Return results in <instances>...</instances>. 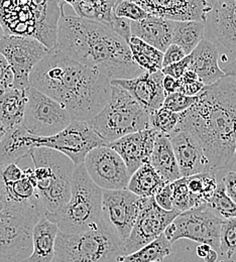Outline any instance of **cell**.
I'll list each match as a JSON object with an SVG mask.
<instances>
[{"label":"cell","instance_id":"ac0fdd59","mask_svg":"<svg viewBox=\"0 0 236 262\" xmlns=\"http://www.w3.org/2000/svg\"><path fill=\"white\" fill-rule=\"evenodd\" d=\"M163 78L164 75L161 71L156 73L143 72L135 78L112 80L110 83L126 90L151 114L163 107L166 98Z\"/></svg>","mask_w":236,"mask_h":262},{"label":"cell","instance_id":"f546056e","mask_svg":"<svg viewBox=\"0 0 236 262\" xmlns=\"http://www.w3.org/2000/svg\"><path fill=\"white\" fill-rule=\"evenodd\" d=\"M127 45L135 64L143 72L156 73L163 69V52L135 36Z\"/></svg>","mask_w":236,"mask_h":262},{"label":"cell","instance_id":"d6a6232c","mask_svg":"<svg viewBox=\"0 0 236 262\" xmlns=\"http://www.w3.org/2000/svg\"><path fill=\"white\" fill-rule=\"evenodd\" d=\"M205 205L223 220L236 217V204L226 195L222 182H218L213 196Z\"/></svg>","mask_w":236,"mask_h":262},{"label":"cell","instance_id":"7dc6e473","mask_svg":"<svg viewBox=\"0 0 236 262\" xmlns=\"http://www.w3.org/2000/svg\"><path fill=\"white\" fill-rule=\"evenodd\" d=\"M198 80H199V78H198L197 74L193 70L189 69L182 76V78L180 79V82H181V84H188V83H192V82H195Z\"/></svg>","mask_w":236,"mask_h":262},{"label":"cell","instance_id":"ab89813d","mask_svg":"<svg viewBox=\"0 0 236 262\" xmlns=\"http://www.w3.org/2000/svg\"><path fill=\"white\" fill-rule=\"evenodd\" d=\"M131 23H132L131 20L123 18V17H117L114 14V16L108 27L128 43L131 37L133 36L132 29H131Z\"/></svg>","mask_w":236,"mask_h":262},{"label":"cell","instance_id":"9a60e30c","mask_svg":"<svg viewBox=\"0 0 236 262\" xmlns=\"http://www.w3.org/2000/svg\"><path fill=\"white\" fill-rule=\"evenodd\" d=\"M83 165L92 182L102 190L115 191L127 189L131 173L119 155L107 145L92 149Z\"/></svg>","mask_w":236,"mask_h":262},{"label":"cell","instance_id":"bcb514c9","mask_svg":"<svg viewBox=\"0 0 236 262\" xmlns=\"http://www.w3.org/2000/svg\"><path fill=\"white\" fill-rule=\"evenodd\" d=\"M181 88L180 79H175L169 76H164L163 78V89L166 95L171 94L175 92H179Z\"/></svg>","mask_w":236,"mask_h":262},{"label":"cell","instance_id":"4316f807","mask_svg":"<svg viewBox=\"0 0 236 262\" xmlns=\"http://www.w3.org/2000/svg\"><path fill=\"white\" fill-rule=\"evenodd\" d=\"M73 7L77 16L100 21L109 26L114 16V7L120 0H63Z\"/></svg>","mask_w":236,"mask_h":262},{"label":"cell","instance_id":"277c9868","mask_svg":"<svg viewBox=\"0 0 236 262\" xmlns=\"http://www.w3.org/2000/svg\"><path fill=\"white\" fill-rule=\"evenodd\" d=\"M29 157L34 163L35 194L42 217L57 223L71 196L76 165L63 154L47 147H34Z\"/></svg>","mask_w":236,"mask_h":262},{"label":"cell","instance_id":"8fae6325","mask_svg":"<svg viewBox=\"0 0 236 262\" xmlns=\"http://www.w3.org/2000/svg\"><path fill=\"white\" fill-rule=\"evenodd\" d=\"M27 106L22 126L30 135L48 137L65 129L73 121L67 110L33 87L27 89Z\"/></svg>","mask_w":236,"mask_h":262},{"label":"cell","instance_id":"1f68e13d","mask_svg":"<svg viewBox=\"0 0 236 262\" xmlns=\"http://www.w3.org/2000/svg\"><path fill=\"white\" fill-rule=\"evenodd\" d=\"M171 253V244L164 234L155 241L126 255L121 262H161Z\"/></svg>","mask_w":236,"mask_h":262},{"label":"cell","instance_id":"83f0119b","mask_svg":"<svg viewBox=\"0 0 236 262\" xmlns=\"http://www.w3.org/2000/svg\"><path fill=\"white\" fill-rule=\"evenodd\" d=\"M206 23L201 20H173L171 43L190 55L204 38Z\"/></svg>","mask_w":236,"mask_h":262},{"label":"cell","instance_id":"4dcf8cb0","mask_svg":"<svg viewBox=\"0 0 236 262\" xmlns=\"http://www.w3.org/2000/svg\"><path fill=\"white\" fill-rule=\"evenodd\" d=\"M185 180L187 188L195 199L198 207L208 203L218 185L216 172L214 171H207L186 177Z\"/></svg>","mask_w":236,"mask_h":262},{"label":"cell","instance_id":"8d00e7d4","mask_svg":"<svg viewBox=\"0 0 236 262\" xmlns=\"http://www.w3.org/2000/svg\"><path fill=\"white\" fill-rule=\"evenodd\" d=\"M114 14L131 21H140L149 14L132 0H120L114 7Z\"/></svg>","mask_w":236,"mask_h":262},{"label":"cell","instance_id":"6da1fadb","mask_svg":"<svg viewBox=\"0 0 236 262\" xmlns=\"http://www.w3.org/2000/svg\"><path fill=\"white\" fill-rule=\"evenodd\" d=\"M175 130L191 133L200 143L211 171L236 164V78L226 76L205 86Z\"/></svg>","mask_w":236,"mask_h":262},{"label":"cell","instance_id":"30bf717a","mask_svg":"<svg viewBox=\"0 0 236 262\" xmlns=\"http://www.w3.org/2000/svg\"><path fill=\"white\" fill-rule=\"evenodd\" d=\"M223 219L206 205L179 214L165 230L164 235L173 244L180 239H189L207 244L220 251V229Z\"/></svg>","mask_w":236,"mask_h":262},{"label":"cell","instance_id":"db71d44e","mask_svg":"<svg viewBox=\"0 0 236 262\" xmlns=\"http://www.w3.org/2000/svg\"><path fill=\"white\" fill-rule=\"evenodd\" d=\"M3 210H4V205H3V203L0 201V215H1V213H2Z\"/></svg>","mask_w":236,"mask_h":262},{"label":"cell","instance_id":"7c38bea8","mask_svg":"<svg viewBox=\"0 0 236 262\" xmlns=\"http://www.w3.org/2000/svg\"><path fill=\"white\" fill-rule=\"evenodd\" d=\"M33 147H47L59 151L73 164H83L86 156L94 148L106 145L87 121L73 120L65 129L48 137L31 135Z\"/></svg>","mask_w":236,"mask_h":262},{"label":"cell","instance_id":"60d3db41","mask_svg":"<svg viewBox=\"0 0 236 262\" xmlns=\"http://www.w3.org/2000/svg\"><path fill=\"white\" fill-rule=\"evenodd\" d=\"M191 65V56H186L183 60L180 62H177L175 64L165 67L161 70L164 76H169L175 79H181L182 76L185 74L187 70H189Z\"/></svg>","mask_w":236,"mask_h":262},{"label":"cell","instance_id":"d590c367","mask_svg":"<svg viewBox=\"0 0 236 262\" xmlns=\"http://www.w3.org/2000/svg\"><path fill=\"white\" fill-rule=\"evenodd\" d=\"M220 252L230 259L236 254V217L224 219L220 229Z\"/></svg>","mask_w":236,"mask_h":262},{"label":"cell","instance_id":"52a82bcc","mask_svg":"<svg viewBox=\"0 0 236 262\" xmlns=\"http://www.w3.org/2000/svg\"><path fill=\"white\" fill-rule=\"evenodd\" d=\"M123 257L120 247L100 225L76 235L60 231L57 235L56 262H121Z\"/></svg>","mask_w":236,"mask_h":262},{"label":"cell","instance_id":"3957f363","mask_svg":"<svg viewBox=\"0 0 236 262\" xmlns=\"http://www.w3.org/2000/svg\"><path fill=\"white\" fill-rule=\"evenodd\" d=\"M55 49L110 81L132 79L143 73L135 64L127 42L100 21L63 12Z\"/></svg>","mask_w":236,"mask_h":262},{"label":"cell","instance_id":"f5cc1de1","mask_svg":"<svg viewBox=\"0 0 236 262\" xmlns=\"http://www.w3.org/2000/svg\"><path fill=\"white\" fill-rule=\"evenodd\" d=\"M4 36H5V33H4V30H3V28H2V26H1V24H0V41H1V39H2Z\"/></svg>","mask_w":236,"mask_h":262},{"label":"cell","instance_id":"f907efd6","mask_svg":"<svg viewBox=\"0 0 236 262\" xmlns=\"http://www.w3.org/2000/svg\"><path fill=\"white\" fill-rule=\"evenodd\" d=\"M217 259H218V253L214 249H211L210 252L207 254V256L204 258V260L206 262H216Z\"/></svg>","mask_w":236,"mask_h":262},{"label":"cell","instance_id":"681fc988","mask_svg":"<svg viewBox=\"0 0 236 262\" xmlns=\"http://www.w3.org/2000/svg\"><path fill=\"white\" fill-rule=\"evenodd\" d=\"M211 249H213V248H211L209 245H207V244H200L198 247H197V249H196V253H197V255L199 256V257H201V258H205L206 256H207V254L210 252V250Z\"/></svg>","mask_w":236,"mask_h":262},{"label":"cell","instance_id":"603a6c76","mask_svg":"<svg viewBox=\"0 0 236 262\" xmlns=\"http://www.w3.org/2000/svg\"><path fill=\"white\" fill-rule=\"evenodd\" d=\"M59 228L56 223L41 217L33 230V251L26 262H52Z\"/></svg>","mask_w":236,"mask_h":262},{"label":"cell","instance_id":"5b68a950","mask_svg":"<svg viewBox=\"0 0 236 262\" xmlns=\"http://www.w3.org/2000/svg\"><path fill=\"white\" fill-rule=\"evenodd\" d=\"M87 122L107 145L127 134L149 128V113L126 90L111 84L108 101Z\"/></svg>","mask_w":236,"mask_h":262},{"label":"cell","instance_id":"5bb4252c","mask_svg":"<svg viewBox=\"0 0 236 262\" xmlns=\"http://www.w3.org/2000/svg\"><path fill=\"white\" fill-rule=\"evenodd\" d=\"M180 213L176 210L166 211L158 206L154 196L145 198L134 228L122 245L124 256L130 255L164 234L165 230Z\"/></svg>","mask_w":236,"mask_h":262},{"label":"cell","instance_id":"c3c4849f","mask_svg":"<svg viewBox=\"0 0 236 262\" xmlns=\"http://www.w3.org/2000/svg\"><path fill=\"white\" fill-rule=\"evenodd\" d=\"M222 71L225 73L226 76L236 78V57L233 58L229 63H227L226 66L222 69Z\"/></svg>","mask_w":236,"mask_h":262},{"label":"cell","instance_id":"ffe728a7","mask_svg":"<svg viewBox=\"0 0 236 262\" xmlns=\"http://www.w3.org/2000/svg\"><path fill=\"white\" fill-rule=\"evenodd\" d=\"M211 31L217 41L228 51L236 50V0H207ZM206 21V23H207Z\"/></svg>","mask_w":236,"mask_h":262},{"label":"cell","instance_id":"e575fe53","mask_svg":"<svg viewBox=\"0 0 236 262\" xmlns=\"http://www.w3.org/2000/svg\"><path fill=\"white\" fill-rule=\"evenodd\" d=\"M179 120V113H174L162 107L149 114V128L168 135L176 129Z\"/></svg>","mask_w":236,"mask_h":262},{"label":"cell","instance_id":"ba28073f","mask_svg":"<svg viewBox=\"0 0 236 262\" xmlns=\"http://www.w3.org/2000/svg\"><path fill=\"white\" fill-rule=\"evenodd\" d=\"M41 217L38 207H4L0 215V262L27 261L33 251V230Z\"/></svg>","mask_w":236,"mask_h":262},{"label":"cell","instance_id":"f35d334b","mask_svg":"<svg viewBox=\"0 0 236 262\" xmlns=\"http://www.w3.org/2000/svg\"><path fill=\"white\" fill-rule=\"evenodd\" d=\"M14 76L3 55L0 54V93L13 87Z\"/></svg>","mask_w":236,"mask_h":262},{"label":"cell","instance_id":"2e32d148","mask_svg":"<svg viewBox=\"0 0 236 262\" xmlns=\"http://www.w3.org/2000/svg\"><path fill=\"white\" fill-rule=\"evenodd\" d=\"M149 15L169 20L207 21L211 4L207 0H132Z\"/></svg>","mask_w":236,"mask_h":262},{"label":"cell","instance_id":"7bdbcfd3","mask_svg":"<svg viewBox=\"0 0 236 262\" xmlns=\"http://www.w3.org/2000/svg\"><path fill=\"white\" fill-rule=\"evenodd\" d=\"M156 203L159 207L166 211L173 210V190L170 183L167 184L162 190H160L155 196H154Z\"/></svg>","mask_w":236,"mask_h":262},{"label":"cell","instance_id":"9c48e42d","mask_svg":"<svg viewBox=\"0 0 236 262\" xmlns=\"http://www.w3.org/2000/svg\"><path fill=\"white\" fill-rule=\"evenodd\" d=\"M144 200L145 198L136 196L127 189L103 190L100 226L113 238L120 249L134 228Z\"/></svg>","mask_w":236,"mask_h":262},{"label":"cell","instance_id":"cb8c5ba5","mask_svg":"<svg viewBox=\"0 0 236 262\" xmlns=\"http://www.w3.org/2000/svg\"><path fill=\"white\" fill-rule=\"evenodd\" d=\"M148 163L167 184L182 178L167 134L159 133Z\"/></svg>","mask_w":236,"mask_h":262},{"label":"cell","instance_id":"484cf974","mask_svg":"<svg viewBox=\"0 0 236 262\" xmlns=\"http://www.w3.org/2000/svg\"><path fill=\"white\" fill-rule=\"evenodd\" d=\"M27 101V90L12 87L0 93V123L6 130L22 125Z\"/></svg>","mask_w":236,"mask_h":262},{"label":"cell","instance_id":"7a4b0ae2","mask_svg":"<svg viewBox=\"0 0 236 262\" xmlns=\"http://www.w3.org/2000/svg\"><path fill=\"white\" fill-rule=\"evenodd\" d=\"M30 86L57 101L78 121L95 116L108 101L111 88L107 77L55 48L35 66Z\"/></svg>","mask_w":236,"mask_h":262},{"label":"cell","instance_id":"8992f818","mask_svg":"<svg viewBox=\"0 0 236 262\" xmlns=\"http://www.w3.org/2000/svg\"><path fill=\"white\" fill-rule=\"evenodd\" d=\"M102 193L103 190L92 182L84 165H77L73 174L70 200L56 223L59 231L76 235L98 228Z\"/></svg>","mask_w":236,"mask_h":262},{"label":"cell","instance_id":"44dd1931","mask_svg":"<svg viewBox=\"0 0 236 262\" xmlns=\"http://www.w3.org/2000/svg\"><path fill=\"white\" fill-rule=\"evenodd\" d=\"M190 56L191 65L189 69L197 74L205 86L212 85L226 77L219 66V50L214 42L203 38Z\"/></svg>","mask_w":236,"mask_h":262},{"label":"cell","instance_id":"4fadbf2b","mask_svg":"<svg viewBox=\"0 0 236 262\" xmlns=\"http://www.w3.org/2000/svg\"><path fill=\"white\" fill-rule=\"evenodd\" d=\"M49 51L46 46L33 37L5 34L0 41V54L12 70L13 88L27 90L30 87L31 73Z\"/></svg>","mask_w":236,"mask_h":262},{"label":"cell","instance_id":"d6986e66","mask_svg":"<svg viewBox=\"0 0 236 262\" xmlns=\"http://www.w3.org/2000/svg\"><path fill=\"white\" fill-rule=\"evenodd\" d=\"M168 136L182 178L211 171L200 143L191 133L174 130Z\"/></svg>","mask_w":236,"mask_h":262},{"label":"cell","instance_id":"f1b7e54d","mask_svg":"<svg viewBox=\"0 0 236 262\" xmlns=\"http://www.w3.org/2000/svg\"><path fill=\"white\" fill-rule=\"evenodd\" d=\"M167 183L158 174L149 163L141 165L131 177L127 190L136 196L151 198L162 190Z\"/></svg>","mask_w":236,"mask_h":262},{"label":"cell","instance_id":"816d5d0a","mask_svg":"<svg viewBox=\"0 0 236 262\" xmlns=\"http://www.w3.org/2000/svg\"><path fill=\"white\" fill-rule=\"evenodd\" d=\"M5 132H6V129H5L4 126L0 123V142H1V140H2V138H3V136H4V134H5Z\"/></svg>","mask_w":236,"mask_h":262},{"label":"cell","instance_id":"b9f144b4","mask_svg":"<svg viewBox=\"0 0 236 262\" xmlns=\"http://www.w3.org/2000/svg\"><path fill=\"white\" fill-rule=\"evenodd\" d=\"M186 57L184 51L177 45L170 43L163 53V68L180 62Z\"/></svg>","mask_w":236,"mask_h":262},{"label":"cell","instance_id":"7402d4cb","mask_svg":"<svg viewBox=\"0 0 236 262\" xmlns=\"http://www.w3.org/2000/svg\"><path fill=\"white\" fill-rule=\"evenodd\" d=\"M133 36L145 41L161 52H165L171 43L173 20L149 15L140 21H132Z\"/></svg>","mask_w":236,"mask_h":262},{"label":"cell","instance_id":"11a10c76","mask_svg":"<svg viewBox=\"0 0 236 262\" xmlns=\"http://www.w3.org/2000/svg\"><path fill=\"white\" fill-rule=\"evenodd\" d=\"M52 262H56V260H55V259H54V260H53V261Z\"/></svg>","mask_w":236,"mask_h":262},{"label":"cell","instance_id":"ee69618b","mask_svg":"<svg viewBox=\"0 0 236 262\" xmlns=\"http://www.w3.org/2000/svg\"><path fill=\"white\" fill-rule=\"evenodd\" d=\"M221 182L223 183L226 195L236 204V170L228 171Z\"/></svg>","mask_w":236,"mask_h":262},{"label":"cell","instance_id":"f6af8a7d","mask_svg":"<svg viewBox=\"0 0 236 262\" xmlns=\"http://www.w3.org/2000/svg\"><path fill=\"white\" fill-rule=\"evenodd\" d=\"M204 87H205L204 83H202L200 80H198L188 84H181V88L179 92L190 97H196L202 92Z\"/></svg>","mask_w":236,"mask_h":262},{"label":"cell","instance_id":"e0dca14e","mask_svg":"<svg viewBox=\"0 0 236 262\" xmlns=\"http://www.w3.org/2000/svg\"><path fill=\"white\" fill-rule=\"evenodd\" d=\"M160 132L146 128L127 134L107 144L123 160L131 176L144 164L149 162L156 139Z\"/></svg>","mask_w":236,"mask_h":262},{"label":"cell","instance_id":"d4e9b609","mask_svg":"<svg viewBox=\"0 0 236 262\" xmlns=\"http://www.w3.org/2000/svg\"><path fill=\"white\" fill-rule=\"evenodd\" d=\"M33 148L31 135L22 125L6 130L0 142V165L18 164Z\"/></svg>","mask_w":236,"mask_h":262},{"label":"cell","instance_id":"74e56055","mask_svg":"<svg viewBox=\"0 0 236 262\" xmlns=\"http://www.w3.org/2000/svg\"><path fill=\"white\" fill-rule=\"evenodd\" d=\"M196 97L187 96L181 92H175L166 95L165 101L163 103V108L168 109L174 113H182L188 110L196 102Z\"/></svg>","mask_w":236,"mask_h":262},{"label":"cell","instance_id":"836d02e7","mask_svg":"<svg viewBox=\"0 0 236 262\" xmlns=\"http://www.w3.org/2000/svg\"><path fill=\"white\" fill-rule=\"evenodd\" d=\"M170 186L173 190V210H176L181 214L198 208L195 199L187 188L185 178H181L170 183Z\"/></svg>","mask_w":236,"mask_h":262}]
</instances>
